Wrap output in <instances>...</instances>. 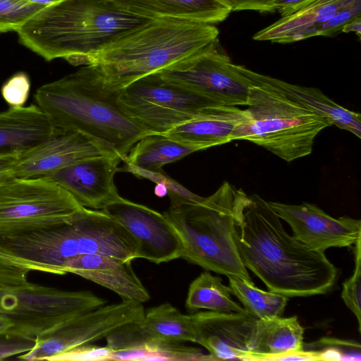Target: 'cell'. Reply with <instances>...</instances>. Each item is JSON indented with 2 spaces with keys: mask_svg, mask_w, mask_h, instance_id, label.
<instances>
[{
  "mask_svg": "<svg viewBox=\"0 0 361 361\" xmlns=\"http://www.w3.org/2000/svg\"><path fill=\"white\" fill-rule=\"evenodd\" d=\"M361 16V0H356L350 6L339 11L326 21L320 23L301 34L298 41L306 39L314 36H333L341 32L343 26Z\"/></svg>",
  "mask_w": 361,
  "mask_h": 361,
  "instance_id": "33",
  "label": "cell"
},
{
  "mask_svg": "<svg viewBox=\"0 0 361 361\" xmlns=\"http://www.w3.org/2000/svg\"><path fill=\"white\" fill-rule=\"evenodd\" d=\"M143 18H171L208 24L226 20L232 11L226 0H111Z\"/></svg>",
  "mask_w": 361,
  "mask_h": 361,
  "instance_id": "22",
  "label": "cell"
},
{
  "mask_svg": "<svg viewBox=\"0 0 361 361\" xmlns=\"http://www.w3.org/2000/svg\"><path fill=\"white\" fill-rule=\"evenodd\" d=\"M361 238L355 245V269L351 277L343 283L341 298L346 306L355 315L359 332L361 331Z\"/></svg>",
  "mask_w": 361,
  "mask_h": 361,
  "instance_id": "34",
  "label": "cell"
},
{
  "mask_svg": "<svg viewBox=\"0 0 361 361\" xmlns=\"http://www.w3.org/2000/svg\"><path fill=\"white\" fill-rule=\"evenodd\" d=\"M237 192L226 181L212 195L170 207L164 214L183 240V259L207 271L252 281L233 238Z\"/></svg>",
  "mask_w": 361,
  "mask_h": 361,
  "instance_id": "5",
  "label": "cell"
},
{
  "mask_svg": "<svg viewBox=\"0 0 361 361\" xmlns=\"http://www.w3.org/2000/svg\"><path fill=\"white\" fill-rule=\"evenodd\" d=\"M233 238L240 260L269 291L289 297L324 294L338 270L324 252L290 235L269 201L238 189Z\"/></svg>",
  "mask_w": 361,
  "mask_h": 361,
  "instance_id": "1",
  "label": "cell"
},
{
  "mask_svg": "<svg viewBox=\"0 0 361 361\" xmlns=\"http://www.w3.org/2000/svg\"><path fill=\"white\" fill-rule=\"evenodd\" d=\"M303 349L314 351L319 360H360V344L359 343L322 338L315 343L303 345Z\"/></svg>",
  "mask_w": 361,
  "mask_h": 361,
  "instance_id": "31",
  "label": "cell"
},
{
  "mask_svg": "<svg viewBox=\"0 0 361 361\" xmlns=\"http://www.w3.org/2000/svg\"><path fill=\"white\" fill-rule=\"evenodd\" d=\"M293 236L313 250L324 252L331 247H350L361 238V221L349 216L334 218L308 202L290 204L269 201Z\"/></svg>",
  "mask_w": 361,
  "mask_h": 361,
  "instance_id": "14",
  "label": "cell"
},
{
  "mask_svg": "<svg viewBox=\"0 0 361 361\" xmlns=\"http://www.w3.org/2000/svg\"><path fill=\"white\" fill-rule=\"evenodd\" d=\"M34 98L55 128L86 135L122 160L137 142L149 135L126 114L118 90L94 64L42 85Z\"/></svg>",
  "mask_w": 361,
  "mask_h": 361,
  "instance_id": "3",
  "label": "cell"
},
{
  "mask_svg": "<svg viewBox=\"0 0 361 361\" xmlns=\"http://www.w3.org/2000/svg\"><path fill=\"white\" fill-rule=\"evenodd\" d=\"M32 3L42 5L44 6H50L56 3H59L63 0H25Z\"/></svg>",
  "mask_w": 361,
  "mask_h": 361,
  "instance_id": "44",
  "label": "cell"
},
{
  "mask_svg": "<svg viewBox=\"0 0 361 361\" xmlns=\"http://www.w3.org/2000/svg\"><path fill=\"white\" fill-rule=\"evenodd\" d=\"M106 304L87 290L27 283L0 290V314L14 326L7 334L35 340L54 334L76 317Z\"/></svg>",
  "mask_w": 361,
  "mask_h": 361,
  "instance_id": "7",
  "label": "cell"
},
{
  "mask_svg": "<svg viewBox=\"0 0 361 361\" xmlns=\"http://www.w3.org/2000/svg\"><path fill=\"white\" fill-rule=\"evenodd\" d=\"M145 312L142 303L131 300L104 305L76 317L52 334L36 338L34 347L18 358L47 360L78 346L106 338L126 324L140 321Z\"/></svg>",
  "mask_w": 361,
  "mask_h": 361,
  "instance_id": "11",
  "label": "cell"
},
{
  "mask_svg": "<svg viewBox=\"0 0 361 361\" xmlns=\"http://www.w3.org/2000/svg\"><path fill=\"white\" fill-rule=\"evenodd\" d=\"M157 73L228 106H247L252 85L239 65L220 51L217 45Z\"/></svg>",
  "mask_w": 361,
  "mask_h": 361,
  "instance_id": "10",
  "label": "cell"
},
{
  "mask_svg": "<svg viewBox=\"0 0 361 361\" xmlns=\"http://www.w3.org/2000/svg\"><path fill=\"white\" fill-rule=\"evenodd\" d=\"M69 221L47 228L0 237V259L30 271L66 274V262L78 256Z\"/></svg>",
  "mask_w": 361,
  "mask_h": 361,
  "instance_id": "13",
  "label": "cell"
},
{
  "mask_svg": "<svg viewBox=\"0 0 361 361\" xmlns=\"http://www.w3.org/2000/svg\"><path fill=\"white\" fill-rule=\"evenodd\" d=\"M341 32L348 33L350 32H355L359 38L361 35V16L357 17L351 21L346 23L341 30Z\"/></svg>",
  "mask_w": 361,
  "mask_h": 361,
  "instance_id": "41",
  "label": "cell"
},
{
  "mask_svg": "<svg viewBox=\"0 0 361 361\" xmlns=\"http://www.w3.org/2000/svg\"><path fill=\"white\" fill-rule=\"evenodd\" d=\"M27 269L0 259V290L14 288L28 283Z\"/></svg>",
  "mask_w": 361,
  "mask_h": 361,
  "instance_id": "37",
  "label": "cell"
},
{
  "mask_svg": "<svg viewBox=\"0 0 361 361\" xmlns=\"http://www.w3.org/2000/svg\"><path fill=\"white\" fill-rule=\"evenodd\" d=\"M195 341L214 360H249L248 343L257 319L249 314L202 311L190 315Z\"/></svg>",
  "mask_w": 361,
  "mask_h": 361,
  "instance_id": "17",
  "label": "cell"
},
{
  "mask_svg": "<svg viewBox=\"0 0 361 361\" xmlns=\"http://www.w3.org/2000/svg\"><path fill=\"white\" fill-rule=\"evenodd\" d=\"M246 75L252 83L248 119L240 126L236 140L253 142L288 162L310 154L317 135L331 126L327 119Z\"/></svg>",
  "mask_w": 361,
  "mask_h": 361,
  "instance_id": "6",
  "label": "cell"
},
{
  "mask_svg": "<svg viewBox=\"0 0 361 361\" xmlns=\"http://www.w3.org/2000/svg\"><path fill=\"white\" fill-rule=\"evenodd\" d=\"M18 158L0 157V173L11 170Z\"/></svg>",
  "mask_w": 361,
  "mask_h": 361,
  "instance_id": "42",
  "label": "cell"
},
{
  "mask_svg": "<svg viewBox=\"0 0 361 361\" xmlns=\"http://www.w3.org/2000/svg\"><path fill=\"white\" fill-rule=\"evenodd\" d=\"M231 6L232 11H256L274 12L272 4L276 0H226Z\"/></svg>",
  "mask_w": 361,
  "mask_h": 361,
  "instance_id": "39",
  "label": "cell"
},
{
  "mask_svg": "<svg viewBox=\"0 0 361 361\" xmlns=\"http://www.w3.org/2000/svg\"><path fill=\"white\" fill-rule=\"evenodd\" d=\"M35 340L9 334L0 335V360L31 350Z\"/></svg>",
  "mask_w": 361,
  "mask_h": 361,
  "instance_id": "38",
  "label": "cell"
},
{
  "mask_svg": "<svg viewBox=\"0 0 361 361\" xmlns=\"http://www.w3.org/2000/svg\"><path fill=\"white\" fill-rule=\"evenodd\" d=\"M355 1L317 0L292 15L281 17L259 30L253 36V39L283 44L298 42V37L304 32L326 21Z\"/></svg>",
  "mask_w": 361,
  "mask_h": 361,
  "instance_id": "25",
  "label": "cell"
},
{
  "mask_svg": "<svg viewBox=\"0 0 361 361\" xmlns=\"http://www.w3.org/2000/svg\"><path fill=\"white\" fill-rule=\"evenodd\" d=\"M56 130L37 104L0 112V157L20 158Z\"/></svg>",
  "mask_w": 361,
  "mask_h": 361,
  "instance_id": "20",
  "label": "cell"
},
{
  "mask_svg": "<svg viewBox=\"0 0 361 361\" xmlns=\"http://www.w3.org/2000/svg\"><path fill=\"white\" fill-rule=\"evenodd\" d=\"M131 262L102 254H87L68 261L65 271L114 291L122 300L147 302L149 293L133 271Z\"/></svg>",
  "mask_w": 361,
  "mask_h": 361,
  "instance_id": "19",
  "label": "cell"
},
{
  "mask_svg": "<svg viewBox=\"0 0 361 361\" xmlns=\"http://www.w3.org/2000/svg\"><path fill=\"white\" fill-rule=\"evenodd\" d=\"M83 209L49 178L11 175L0 182V237L63 224Z\"/></svg>",
  "mask_w": 361,
  "mask_h": 361,
  "instance_id": "8",
  "label": "cell"
},
{
  "mask_svg": "<svg viewBox=\"0 0 361 361\" xmlns=\"http://www.w3.org/2000/svg\"><path fill=\"white\" fill-rule=\"evenodd\" d=\"M317 0H276L272 4L273 11L279 12L281 17L292 15Z\"/></svg>",
  "mask_w": 361,
  "mask_h": 361,
  "instance_id": "40",
  "label": "cell"
},
{
  "mask_svg": "<svg viewBox=\"0 0 361 361\" xmlns=\"http://www.w3.org/2000/svg\"><path fill=\"white\" fill-rule=\"evenodd\" d=\"M121 157L116 153L84 159L49 177L84 207L101 210L118 200L114 176L120 171Z\"/></svg>",
  "mask_w": 361,
  "mask_h": 361,
  "instance_id": "16",
  "label": "cell"
},
{
  "mask_svg": "<svg viewBox=\"0 0 361 361\" xmlns=\"http://www.w3.org/2000/svg\"><path fill=\"white\" fill-rule=\"evenodd\" d=\"M30 80L24 72H18L8 78L2 85L1 93L10 107H23L30 91Z\"/></svg>",
  "mask_w": 361,
  "mask_h": 361,
  "instance_id": "35",
  "label": "cell"
},
{
  "mask_svg": "<svg viewBox=\"0 0 361 361\" xmlns=\"http://www.w3.org/2000/svg\"><path fill=\"white\" fill-rule=\"evenodd\" d=\"M250 78L279 92L289 99L313 111L338 128L361 137V115L335 102L317 88L291 84L282 80L252 71L240 65Z\"/></svg>",
  "mask_w": 361,
  "mask_h": 361,
  "instance_id": "23",
  "label": "cell"
},
{
  "mask_svg": "<svg viewBox=\"0 0 361 361\" xmlns=\"http://www.w3.org/2000/svg\"><path fill=\"white\" fill-rule=\"evenodd\" d=\"M118 94L126 114L149 134H164L224 105L157 73L118 90Z\"/></svg>",
  "mask_w": 361,
  "mask_h": 361,
  "instance_id": "9",
  "label": "cell"
},
{
  "mask_svg": "<svg viewBox=\"0 0 361 361\" xmlns=\"http://www.w3.org/2000/svg\"><path fill=\"white\" fill-rule=\"evenodd\" d=\"M120 171L129 172L137 177L147 178L157 184L164 185L171 200L170 207H176L183 203L197 201L202 198V197L191 192L169 177L164 173V171L153 173L139 169L128 164H124L123 168H120Z\"/></svg>",
  "mask_w": 361,
  "mask_h": 361,
  "instance_id": "32",
  "label": "cell"
},
{
  "mask_svg": "<svg viewBox=\"0 0 361 361\" xmlns=\"http://www.w3.org/2000/svg\"><path fill=\"white\" fill-rule=\"evenodd\" d=\"M232 295L243 304L248 314L256 319L281 317L288 297L278 293L265 291L255 286L252 281L239 276H228Z\"/></svg>",
  "mask_w": 361,
  "mask_h": 361,
  "instance_id": "29",
  "label": "cell"
},
{
  "mask_svg": "<svg viewBox=\"0 0 361 361\" xmlns=\"http://www.w3.org/2000/svg\"><path fill=\"white\" fill-rule=\"evenodd\" d=\"M212 24L152 19L103 49L91 64L118 90L134 81L195 57L218 44Z\"/></svg>",
  "mask_w": 361,
  "mask_h": 361,
  "instance_id": "4",
  "label": "cell"
},
{
  "mask_svg": "<svg viewBox=\"0 0 361 361\" xmlns=\"http://www.w3.org/2000/svg\"><path fill=\"white\" fill-rule=\"evenodd\" d=\"M109 360H214L201 349L181 344V342L150 341L131 348L112 350Z\"/></svg>",
  "mask_w": 361,
  "mask_h": 361,
  "instance_id": "28",
  "label": "cell"
},
{
  "mask_svg": "<svg viewBox=\"0 0 361 361\" xmlns=\"http://www.w3.org/2000/svg\"><path fill=\"white\" fill-rule=\"evenodd\" d=\"M106 339V345L113 350L150 341H195L190 315L182 314L168 302L149 308L140 321L126 324Z\"/></svg>",
  "mask_w": 361,
  "mask_h": 361,
  "instance_id": "18",
  "label": "cell"
},
{
  "mask_svg": "<svg viewBox=\"0 0 361 361\" xmlns=\"http://www.w3.org/2000/svg\"><path fill=\"white\" fill-rule=\"evenodd\" d=\"M112 349L91 344L78 346L75 348L49 357L48 361H106L109 360Z\"/></svg>",
  "mask_w": 361,
  "mask_h": 361,
  "instance_id": "36",
  "label": "cell"
},
{
  "mask_svg": "<svg viewBox=\"0 0 361 361\" xmlns=\"http://www.w3.org/2000/svg\"><path fill=\"white\" fill-rule=\"evenodd\" d=\"M231 295L230 287L223 283L221 277L213 276L209 271L205 270L190 284L185 307L192 311L204 309L248 314L243 307L232 299Z\"/></svg>",
  "mask_w": 361,
  "mask_h": 361,
  "instance_id": "27",
  "label": "cell"
},
{
  "mask_svg": "<svg viewBox=\"0 0 361 361\" xmlns=\"http://www.w3.org/2000/svg\"><path fill=\"white\" fill-rule=\"evenodd\" d=\"M113 153L116 152L86 135L56 129L46 142L18 158L11 172L15 177H49L84 159Z\"/></svg>",
  "mask_w": 361,
  "mask_h": 361,
  "instance_id": "15",
  "label": "cell"
},
{
  "mask_svg": "<svg viewBox=\"0 0 361 361\" xmlns=\"http://www.w3.org/2000/svg\"><path fill=\"white\" fill-rule=\"evenodd\" d=\"M11 170L8 171H5L3 173H0V182L8 178V176H11Z\"/></svg>",
  "mask_w": 361,
  "mask_h": 361,
  "instance_id": "45",
  "label": "cell"
},
{
  "mask_svg": "<svg viewBox=\"0 0 361 361\" xmlns=\"http://www.w3.org/2000/svg\"><path fill=\"white\" fill-rule=\"evenodd\" d=\"M45 6L25 0H0V34L18 32Z\"/></svg>",
  "mask_w": 361,
  "mask_h": 361,
  "instance_id": "30",
  "label": "cell"
},
{
  "mask_svg": "<svg viewBox=\"0 0 361 361\" xmlns=\"http://www.w3.org/2000/svg\"><path fill=\"white\" fill-rule=\"evenodd\" d=\"M103 210L134 237L137 245V259L159 264L183 257V240L164 213L122 197Z\"/></svg>",
  "mask_w": 361,
  "mask_h": 361,
  "instance_id": "12",
  "label": "cell"
},
{
  "mask_svg": "<svg viewBox=\"0 0 361 361\" xmlns=\"http://www.w3.org/2000/svg\"><path fill=\"white\" fill-rule=\"evenodd\" d=\"M14 324L6 316L0 314V335L7 334Z\"/></svg>",
  "mask_w": 361,
  "mask_h": 361,
  "instance_id": "43",
  "label": "cell"
},
{
  "mask_svg": "<svg viewBox=\"0 0 361 361\" xmlns=\"http://www.w3.org/2000/svg\"><path fill=\"white\" fill-rule=\"evenodd\" d=\"M206 149L200 145L177 141L162 134H149L131 148L122 161L124 164L153 173L190 154Z\"/></svg>",
  "mask_w": 361,
  "mask_h": 361,
  "instance_id": "26",
  "label": "cell"
},
{
  "mask_svg": "<svg viewBox=\"0 0 361 361\" xmlns=\"http://www.w3.org/2000/svg\"><path fill=\"white\" fill-rule=\"evenodd\" d=\"M247 119L246 109L219 105L208 114L178 125L162 135L207 149L236 140L240 126Z\"/></svg>",
  "mask_w": 361,
  "mask_h": 361,
  "instance_id": "21",
  "label": "cell"
},
{
  "mask_svg": "<svg viewBox=\"0 0 361 361\" xmlns=\"http://www.w3.org/2000/svg\"><path fill=\"white\" fill-rule=\"evenodd\" d=\"M111 0H63L45 6L17 32L20 42L51 61L90 65L106 46L149 22Z\"/></svg>",
  "mask_w": 361,
  "mask_h": 361,
  "instance_id": "2",
  "label": "cell"
},
{
  "mask_svg": "<svg viewBox=\"0 0 361 361\" xmlns=\"http://www.w3.org/2000/svg\"><path fill=\"white\" fill-rule=\"evenodd\" d=\"M304 329L297 316L257 319L248 343L249 360H275L303 349Z\"/></svg>",
  "mask_w": 361,
  "mask_h": 361,
  "instance_id": "24",
  "label": "cell"
}]
</instances>
